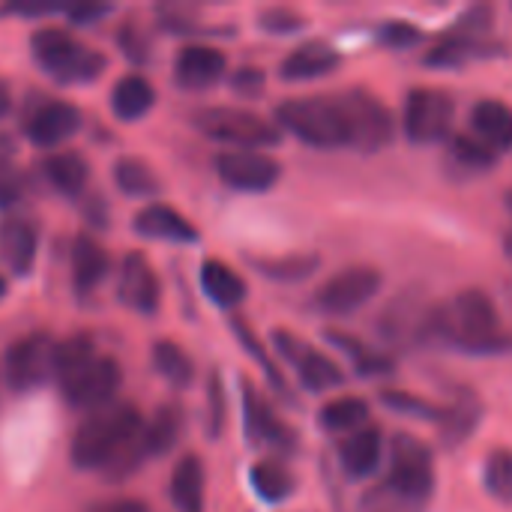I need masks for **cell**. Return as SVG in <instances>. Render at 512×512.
Masks as SVG:
<instances>
[{"label":"cell","instance_id":"1","mask_svg":"<svg viewBox=\"0 0 512 512\" xmlns=\"http://www.w3.org/2000/svg\"><path fill=\"white\" fill-rule=\"evenodd\" d=\"M69 456L78 468H99L111 480L129 477L144 450V420L132 405H105L93 411L75 432Z\"/></svg>","mask_w":512,"mask_h":512},{"label":"cell","instance_id":"2","mask_svg":"<svg viewBox=\"0 0 512 512\" xmlns=\"http://www.w3.org/2000/svg\"><path fill=\"white\" fill-rule=\"evenodd\" d=\"M432 336L468 351V354H504L512 348V336L501 327L492 297L480 288L459 291L444 306L432 309Z\"/></svg>","mask_w":512,"mask_h":512},{"label":"cell","instance_id":"3","mask_svg":"<svg viewBox=\"0 0 512 512\" xmlns=\"http://www.w3.org/2000/svg\"><path fill=\"white\" fill-rule=\"evenodd\" d=\"M63 399L81 411L105 408L120 390V366L111 357H102L87 336H72L57 345V372H54Z\"/></svg>","mask_w":512,"mask_h":512},{"label":"cell","instance_id":"4","mask_svg":"<svg viewBox=\"0 0 512 512\" xmlns=\"http://www.w3.org/2000/svg\"><path fill=\"white\" fill-rule=\"evenodd\" d=\"M276 120L309 147H321V150L348 147V123L339 93L282 102L276 108Z\"/></svg>","mask_w":512,"mask_h":512},{"label":"cell","instance_id":"5","mask_svg":"<svg viewBox=\"0 0 512 512\" xmlns=\"http://www.w3.org/2000/svg\"><path fill=\"white\" fill-rule=\"evenodd\" d=\"M36 63L63 84H84L102 75L105 57L96 48H87L72 33L57 27H42L30 39Z\"/></svg>","mask_w":512,"mask_h":512},{"label":"cell","instance_id":"6","mask_svg":"<svg viewBox=\"0 0 512 512\" xmlns=\"http://www.w3.org/2000/svg\"><path fill=\"white\" fill-rule=\"evenodd\" d=\"M195 126L219 141V144H231V150H261V147H273L279 144V129L243 108H228V105H216V108H201L195 114Z\"/></svg>","mask_w":512,"mask_h":512},{"label":"cell","instance_id":"7","mask_svg":"<svg viewBox=\"0 0 512 512\" xmlns=\"http://www.w3.org/2000/svg\"><path fill=\"white\" fill-rule=\"evenodd\" d=\"M387 489L411 507L429 501L435 489V462L426 444H420L411 435H399L393 441V465H390Z\"/></svg>","mask_w":512,"mask_h":512},{"label":"cell","instance_id":"8","mask_svg":"<svg viewBox=\"0 0 512 512\" xmlns=\"http://www.w3.org/2000/svg\"><path fill=\"white\" fill-rule=\"evenodd\" d=\"M348 123V147L360 153H378L393 141V114L390 108L363 90L339 93Z\"/></svg>","mask_w":512,"mask_h":512},{"label":"cell","instance_id":"9","mask_svg":"<svg viewBox=\"0 0 512 512\" xmlns=\"http://www.w3.org/2000/svg\"><path fill=\"white\" fill-rule=\"evenodd\" d=\"M3 372H6V384L15 393L42 387L57 372V342L48 333L21 336L18 342L9 345Z\"/></svg>","mask_w":512,"mask_h":512},{"label":"cell","instance_id":"10","mask_svg":"<svg viewBox=\"0 0 512 512\" xmlns=\"http://www.w3.org/2000/svg\"><path fill=\"white\" fill-rule=\"evenodd\" d=\"M456 102L450 93L435 87H420L408 93L405 102V135L414 144H438L453 126Z\"/></svg>","mask_w":512,"mask_h":512},{"label":"cell","instance_id":"11","mask_svg":"<svg viewBox=\"0 0 512 512\" xmlns=\"http://www.w3.org/2000/svg\"><path fill=\"white\" fill-rule=\"evenodd\" d=\"M378 288H381V273L375 267L354 264L339 270L318 288L315 306L327 315H351L360 306H366L378 294Z\"/></svg>","mask_w":512,"mask_h":512},{"label":"cell","instance_id":"12","mask_svg":"<svg viewBox=\"0 0 512 512\" xmlns=\"http://www.w3.org/2000/svg\"><path fill=\"white\" fill-rule=\"evenodd\" d=\"M276 348L279 354L297 369L303 387H309L312 393H324V390H336L345 381V372L339 369V363H333L330 357H324L321 351H315L312 345H306L300 336L276 330Z\"/></svg>","mask_w":512,"mask_h":512},{"label":"cell","instance_id":"13","mask_svg":"<svg viewBox=\"0 0 512 512\" xmlns=\"http://www.w3.org/2000/svg\"><path fill=\"white\" fill-rule=\"evenodd\" d=\"M216 174L237 192H267L279 180V162L261 150H222L216 156Z\"/></svg>","mask_w":512,"mask_h":512},{"label":"cell","instance_id":"14","mask_svg":"<svg viewBox=\"0 0 512 512\" xmlns=\"http://www.w3.org/2000/svg\"><path fill=\"white\" fill-rule=\"evenodd\" d=\"M381 333L393 345H414L432 336V306H423L414 294L393 300L384 309Z\"/></svg>","mask_w":512,"mask_h":512},{"label":"cell","instance_id":"15","mask_svg":"<svg viewBox=\"0 0 512 512\" xmlns=\"http://www.w3.org/2000/svg\"><path fill=\"white\" fill-rule=\"evenodd\" d=\"M81 126V114L69 102H45L27 117V138L36 147H57L60 141L72 138Z\"/></svg>","mask_w":512,"mask_h":512},{"label":"cell","instance_id":"16","mask_svg":"<svg viewBox=\"0 0 512 512\" xmlns=\"http://www.w3.org/2000/svg\"><path fill=\"white\" fill-rule=\"evenodd\" d=\"M120 300L141 312V315H153L159 309V279L150 267V261L138 252H129L123 267H120Z\"/></svg>","mask_w":512,"mask_h":512},{"label":"cell","instance_id":"17","mask_svg":"<svg viewBox=\"0 0 512 512\" xmlns=\"http://www.w3.org/2000/svg\"><path fill=\"white\" fill-rule=\"evenodd\" d=\"M177 81L189 90L213 87L225 75V54L210 45H186L177 54Z\"/></svg>","mask_w":512,"mask_h":512},{"label":"cell","instance_id":"18","mask_svg":"<svg viewBox=\"0 0 512 512\" xmlns=\"http://www.w3.org/2000/svg\"><path fill=\"white\" fill-rule=\"evenodd\" d=\"M0 258L3 264L24 276L30 273L36 261V228L24 216H6L0 219Z\"/></svg>","mask_w":512,"mask_h":512},{"label":"cell","instance_id":"19","mask_svg":"<svg viewBox=\"0 0 512 512\" xmlns=\"http://www.w3.org/2000/svg\"><path fill=\"white\" fill-rule=\"evenodd\" d=\"M243 405H246V429H249V438H252L255 444L276 447V450L294 447L291 429L270 411V405H267L252 387L243 390Z\"/></svg>","mask_w":512,"mask_h":512},{"label":"cell","instance_id":"20","mask_svg":"<svg viewBox=\"0 0 512 512\" xmlns=\"http://www.w3.org/2000/svg\"><path fill=\"white\" fill-rule=\"evenodd\" d=\"M135 231L141 237H153V240H168V243H195L198 240V228L180 216L174 207L168 204H150L135 216Z\"/></svg>","mask_w":512,"mask_h":512},{"label":"cell","instance_id":"21","mask_svg":"<svg viewBox=\"0 0 512 512\" xmlns=\"http://www.w3.org/2000/svg\"><path fill=\"white\" fill-rule=\"evenodd\" d=\"M381 432L375 426H363L357 432H351L342 447H339V459H342V468L351 480H366L375 474L378 462H381Z\"/></svg>","mask_w":512,"mask_h":512},{"label":"cell","instance_id":"22","mask_svg":"<svg viewBox=\"0 0 512 512\" xmlns=\"http://www.w3.org/2000/svg\"><path fill=\"white\" fill-rule=\"evenodd\" d=\"M339 60L342 57H339V51L333 45H327V42H306V45L294 48L282 60L279 72H282L285 81H312V78H321V75L333 72L339 66Z\"/></svg>","mask_w":512,"mask_h":512},{"label":"cell","instance_id":"23","mask_svg":"<svg viewBox=\"0 0 512 512\" xmlns=\"http://www.w3.org/2000/svg\"><path fill=\"white\" fill-rule=\"evenodd\" d=\"M471 126L477 132V141H483L489 150H510L512 147V108L501 99H483L471 111Z\"/></svg>","mask_w":512,"mask_h":512},{"label":"cell","instance_id":"24","mask_svg":"<svg viewBox=\"0 0 512 512\" xmlns=\"http://www.w3.org/2000/svg\"><path fill=\"white\" fill-rule=\"evenodd\" d=\"M108 273V252L93 237H78L72 246V282L81 294H90Z\"/></svg>","mask_w":512,"mask_h":512},{"label":"cell","instance_id":"25","mask_svg":"<svg viewBox=\"0 0 512 512\" xmlns=\"http://www.w3.org/2000/svg\"><path fill=\"white\" fill-rule=\"evenodd\" d=\"M153 84L144 78V75H126L114 84L111 90V108L120 120L126 123H135L141 120L150 108H153Z\"/></svg>","mask_w":512,"mask_h":512},{"label":"cell","instance_id":"26","mask_svg":"<svg viewBox=\"0 0 512 512\" xmlns=\"http://www.w3.org/2000/svg\"><path fill=\"white\" fill-rule=\"evenodd\" d=\"M201 288L222 309H234L246 297V282L225 261H204V267H201Z\"/></svg>","mask_w":512,"mask_h":512},{"label":"cell","instance_id":"27","mask_svg":"<svg viewBox=\"0 0 512 512\" xmlns=\"http://www.w3.org/2000/svg\"><path fill=\"white\" fill-rule=\"evenodd\" d=\"M171 501L183 512H198L204 501V465L198 456H183L171 474Z\"/></svg>","mask_w":512,"mask_h":512},{"label":"cell","instance_id":"28","mask_svg":"<svg viewBox=\"0 0 512 512\" xmlns=\"http://www.w3.org/2000/svg\"><path fill=\"white\" fill-rule=\"evenodd\" d=\"M183 432V411L177 405H162L147 423H144V450L147 456H165L174 450Z\"/></svg>","mask_w":512,"mask_h":512},{"label":"cell","instance_id":"29","mask_svg":"<svg viewBox=\"0 0 512 512\" xmlns=\"http://www.w3.org/2000/svg\"><path fill=\"white\" fill-rule=\"evenodd\" d=\"M480 417H483L480 402L474 396H462L456 405L444 408L441 417H438V423H441V441L447 447H459L462 441H468L474 435Z\"/></svg>","mask_w":512,"mask_h":512},{"label":"cell","instance_id":"30","mask_svg":"<svg viewBox=\"0 0 512 512\" xmlns=\"http://www.w3.org/2000/svg\"><path fill=\"white\" fill-rule=\"evenodd\" d=\"M45 180L60 195H78L87 186V162L78 153H54L42 162Z\"/></svg>","mask_w":512,"mask_h":512},{"label":"cell","instance_id":"31","mask_svg":"<svg viewBox=\"0 0 512 512\" xmlns=\"http://www.w3.org/2000/svg\"><path fill=\"white\" fill-rule=\"evenodd\" d=\"M366 420H369V402L357 399V396L336 399V402L324 405V411H321V426L333 435H351V432L363 429Z\"/></svg>","mask_w":512,"mask_h":512},{"label":"cell","instance_id":"32","mask_svg":"<svg viewBox=\"0 0 512 512\" xmlns=\"http://www.w3.org/2000/svg\"><path fill=\"white\" fill-rule=\"evenodd\" d=\"M492 54V45L483 42L480 36H468V33H456L447 36L426 60L432 66H462L468 60H477V57H489Z\"/></svg>","mask_w":512,"mask_h":512},{"label":"cell","instance_id":"33","mask_svg":"<svg viewBox=\"0 0 512 512\" xmlns=\"http://www.w3.org/2000/svg\"><path fill=\"white\" fill-rule=\"evenodd\" d=\"M114 183L129 198H150L159 192V177L153 174V168L141 159H132V156L114 162Z\"/></svg>","mask_w":512,"mask_h":512},{"label":"cell","instance_id":"34","mask_svg":"<svg viewBox=\"0 0 512 512\" xmlns=\"http://www.w3.org/2000/svg\"><path fill=\"white\" fill-rule=\"evenodd\" d=\"M153 363H156V369H159V375L168 381V384H174V387H186L189 381H192V360H189V354L180 348V345H174V342H156V348H153Z\"/></svg>","mask_w":512,"mask_h":512},{"label":"cell","instance_id":"35","mask_svg":"<svg viewBox=\"0 0 512 512\" xmlns=\"http://www.w3.org/2000/svg\"><path fill=\"white\" fill-rule=\"evenodd\" d=\"M252 486L270 504H279V501H285L294 492V480H291V474L279 462H258L252 468Z\"/></svg>","mask_w":512,"mask_h":512},{"label":"cell","instance_id":"36","mask_svg":"<svg viewBox=\"0 0 512 512\" xmlns=\"http://www.w3.org/2000/svg\"><path fill=\"white\" fill-rule=\"evenodd\" d=\"M330 339L354 360V366H357L360 375H390V372L396 369V363H393L390 357L375 354L372 348H366V345L357 342V339H348V336H342V333H333Z\"/></svg>","mask_w":512,"mask_h":512},{"label":"cell","instance_id":"37","mask_svg":"<svg viewBox=\"0 0 512 512\" xmlns=\"http://www.w3.org/2000/svg\"><path fill=\"white\" fill-rule=\"evenodd\" d=\"M21 171H18V156L15 144L9 135H0V207H9L21 198Z\"/></svg>","mask_w":512,"mask_h":512},{"label":"cell","instance_id":"38","mask_svg":"<svg viewBox=\"0 0 512 512\" xmlns=\"http://www.w3.org/2000/svg\"><path fill=\"white\" fill-rule=\"evenodd\" d=\"M486 489L498 501L512 504V453L501 450V453L489 456V462H486Z\"/></svg>","mask_w":512,"mask_h":512},{"label":"cell","instance_id":"39","mask_svg":"<svg viewBox=\"0 0 512 512\" xmlns=\"http://www.w3.org/2000/svg\"><path fill=\"white\" fill-rule=\"evenodd\" d=\"M450 150H453V159L459 162V165H465V168H477V171H483V168H492L495 165V150H489L483 141H477V138H468V135H456L453 138V144H450Z\"/></svg>","mask_w":512,"mask_h":512},{"label":"cell","instance_id":"40","mask_svg":"<svg viewBox=\"0 0 512 512\" xmlns=\"http://www.w3.org/2000/svg\"><path fill=\"white\" fill-rule=\"evenodd\" d=\"M267 276L282 279V282H297L306 279L309 273H315L318 258L315 255H291V258H276V261H261L258 264Z\"/></svg>","mask_w":512,"mask_h":512},{"label":"cell","instance_id":"41","mask_svg":"<svg viewBox=\"0 0 512 512\" xmlns=\"http://www.w3.org/2000/svg\"><path fill=\"white\" fill-rule=\"evenodd\" d=\"M384 405L399 411V414H408V417H423V420H438L441 417V408L417 399V396H408V393H399V390H384L381 393Z\"/></svg>","mask_w":512,"mask_h":512},{"label":"cell","instance_id":"42","mask_svg":"<svg viewBox=\"0 0 512 512\" xmlns=\"http://www.w3.org/2000/svg\"><path fill=\"white\" fill-rule=\"evenodd\" d=\"M378 39L387 45V48H411L423 39V33L408 24V21H387L381 30H378Z\"/></svg>","mask_w":512,"mask_h":512},{"label":"cell","instance_id":"43","mask_svg":"<svg viewBox=\"0 0 512 512\" xmlns=\"http://www.w3.org/2000/svg\"><path fill=\"white\" fill-rule=\"evenodd\" d=\"M261 27L270 33H294L303 27V18L288 9H267V12H261Z\"/></svg>","mask_w":512,"mask_h":512},{"label":"cell","instance_id":"44","mask_svg":"<svg viewBox=\"0 0 512 512\" xmlns=\"http://www.w3.org/2000/svg\"><path fill=\"white\" fill-rule=\"evenodd\" d=\"M105 12H111V6H96V3H90V6H72V9H66V15H69L75 24L96 21V18H102Z\"/></svg>","mask_w":512,"mask_h":512},{"label":"cell","instance_id":"45","mask_svg":"<svg viewBox=\"0 0 512 512\" xmlns=\"http://www.w3.org/2000/svg\"><path fill=\"white\" fill-rule=\"evenodd\" d=\"M261 84H264V75H261L258 69H243V72L234 78V87L243 90V93H258Z\"/></svg>","mask_w":512,"mask_h":512},{"label":"cell","instance_id":"46","mask_svg":"<svg viewBox=\"0 0 512 512\" xmlns=\"http://www.w3.org/2000/svg\"><path fill=\"white\" fill-rule=\"evenodd\" d=\"M90 512H150L141 501H132V498H120V501H105L99 507H93Z\"/></svg>","mask_w":512,"mask_h":512},{"label":"cell","instance_id":"47","mask_svg":"<svg viewBox=\"0 0 512 512\" xmlns=\"http://www.w3.org/2000/svg\"><path fill=\"white\" fill-rule=\"evenodd\" d=\"M9 111V90H6V84L0 81V117Z\"/></svg>","mask_w":512,"mask_h":512},{"label":"cell","instance_id":"48","mask_svg":"<svg viewBox=\"0 0 512 512\" xmlns=\"http://www.w3.org/2000/svg\"><path fill=\"white\" fill-rule=\"evenodd\" d=\"M504 249H507V255H510V258H512V231H510V234H507V240H504Z\"/></svg>","mask_w":512,"mask_h":512},{"label":"cell","instance_id":"49","mask_svg":"<svg viewBox=\"0 0 512 512\" xmlns=\"http://www.w3.org/2000/svg\"><path fill=\"white\" fill-rule=\"evenodd\" d=\"M3 294H6V282L0 279V297H3Z\"/></svg>","mask_w":512,"mask_h":512},{"label":"cell","instance_id":"50","mask_svg":"<svg viewBox=\"0 0 512 512\" xmlns=\"http://www.w3.org/2000/svg\"><path fill=\"white\" fill-rule=\"evenodd\" d=\"M507 201H510V210H512V192H510V198H507Z\"/></svg>","mask_w":512,"mask_h":512}]
</instances>
